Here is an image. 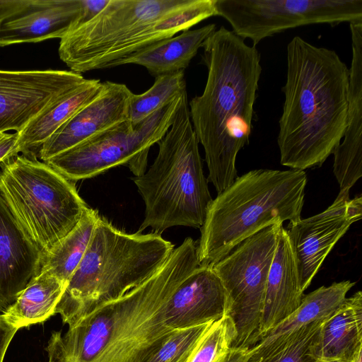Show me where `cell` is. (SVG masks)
I'll return each mask as SVG.
<instances>
[{
  "label": "cell",
  "instance_id": "1",
  "mask_svg": "<svg viewBox=\"0 0 362 362\" xmlns=\"http://www.w3.org/2000/svg\"><path fill=\"white\" fill-rule=\"evenodd\" d=\"M199 266L189 237L148 279L98 308L68 331L53 332L46 348L55 362H144L174 330L165 325V304Z\"/></svg>",
  "mask_w": 362,
  "mask_h": 362
},
{
  "label": "cell",
  "instance_id": "2",
  "mask_svg": "<svg viewBox=\"0 0 362 362\" xmlns=\"http://www.w3.org/2000/svg\"><path fill=\"white\" fill-rule=\"evenodd\" d=\"M202 47L206 83L202 94L188 105L204 150L207 180L219 194L238 177L237 155L250 141L261 57L256 46H249L224 26L211 33Z\"/></svg>",
  "mask_w": 362,
  "mask_h": 362
},
{
  "label": "cell",
  "instance_id": "3",
  "mask_svg": "<svg viewBox=\"0 0 362 362\" xmlns=\"http://www.w3.org/2000/svg\"><path fill=\"white\" fill-rule=\"evenodd\" d=\"M349 76L334 50L299 36L288 42L277 136L281 165L305 170L333 153L346 126Z\"/></svg>",
  "mask_w": 362,
  "mask_h": 362
},
{
  "label": "cell",
  "instance_id": "4",
  "mask_svg": "<svg viewBox=\"0 0 362 362\" xmlns=\"http://www.w3.org/2000/svg\"><path fill=\"white\" fill-rule=\"evenodd\" d=\"M191 0H109L91 21L60 40L59 56L71 71L114 68L206 19Z\"/></svg>",
  "mask_w": 362,
  "mask_h": 362
},
{
  "label": "cell",
  "instance_id": "5",
  "mask_svg": "<svg viewBox=\"0 0 362 362\" xmlns=\"http://www.w3.org/2000/svg\"><path fill=\"white\" fill-rule=\"evenodd\" d=\"M304 170L258 169L238 177L209 206L197 245L199 266L212 267L264 228L301 218Z\"/></svg>",
  "mask_w": 362,
  "mask_h": 362
},
{
  "label": "cell",
  "instance_id": "6",
  "mask_svg": "<svg viewBox=\"0 0 362 362\" xmlns=\"http://www.w3.org/2000/svg\"><path fill=\"white\" fill-rule=\"evenodd\" d=\"M174 245L157 233H127L99 217L86 252L69 279L55 313L69 327L151 276Z\"/></svg>",
  "mask_w": 362,
  "mask_h": 362
},
{
  "label": "cell",
  "instance_id": "7",
  "mask_svg": "<svg viewBox=\"0 0 362 362\" xmlns=\"http://www.w3.org/2000/svg\"><path fill=\"white\" fill-rule=\"evenodd\" d=\"M150 168L132 177L145 204L139 233L177 226L200 228L213 199L203 171L199 140L189 115L187 91L181 97L172 125L158 142Z\"/></svg>",
  "mask_w": 362,
  "mask_h": 362
},
{
  "label": "cell",
  "instance_id": "8",
  "mask_svg": "<svg viewBox=\"0 0 362 362\" xmlns=\"http://www.w3.org/2000/svg\"><path fill=\"white\" fill-rule=\"evenodd\" d=\"M0 167V195L43 256L74 228L88 206L76 182L37 158L18 155Z\"/></svg>",
  "mask_w": 362,
  "mask_h": 362
},
{
  "label": "cell",
  "instance_id": "9",
  "mask_svg": "<svg viewBox=\"0 0 362 362\" xmlns=\"http://www.w3.org/2000/svg\"><path fill=\"white\" fill-rule=\"evenodd\" d=\"M182 93L139 123L121 122L45 163L74 182L120 165H127L135 176L142 175L148 151L172 125Z\"/></svg>",
  "mask_w": 362,
  "mask_h": 362
},
{
  "label": "cell",
  "instance_id": "10",
  "mask_svg": "<svg viewBox=\"0 0 362 362\" xmlns=\"http://www.w3.org/2000/svg\"><path fill=\"white\" fill-rule=\"evenodd\" d=\"M282 226L277 223L263 228L211 267L228 296L227 315L236 331L231 347L249 349L257 339L268 274Z\"/></svg>",
  "mask_w": 362,
  "mask_h": 362
},
{
  "label": "cell",
  "instance_id": "11",
  "mask_svg": "<svg viewBox=\"0 0 362 362\" xmlns=\"http://www.w3.org/2000/svg\"><path fill=\"white\" fill-rule=\"evenodd\" d=\"M215 6L216 16L254 46L300 26L362 23V0H216Z\"/></svg>",
  "mask_w": 362,
  "mask_h": 362
},
{
  "label": "cell",
  "instance_id": "12",
  "mask_svg": "<svg viewBox=\"0 0 362 362\" xmlns=\"http://www.w3.org/2000/svg\"><path fill=\"white\" fill-rule=\"evenodd\" d=\"M66 70L0 69V132L19 133L27 124L86 81Z\"/></svg>",
  "mask_w": 362,
  "mask_h": 362
},
{
  "label": "cell",
  "instance_id": "13",
  "mask_svg": "<svg viewBox=\"0 0 362 362\" xmlns=\"http://www.w3.org/2000/svg\"><path fill=\"white\" fill-rule=\"evenodd\" d=\"M362 197L335 199L324 211L289 223L285 228L293 250L304 292L325 259L351 225L361 218Z\"/></svg>",
  "mask_w": 362,
  "mask_h": 362
},
{
  "label": "cell",
  "instance_id": "14",
  "mask_svg": "<svg viewBox=\"0 0 362 362\" xmlns=\"http://www.w3.org/2000/svg\"><path fill=\"white\" fill-rule=\"evenodd\" d=\"M132 94L125 84L103 82L100 93L45 142L38 158L45 162L91 136L127 120Z\"/></svg>",
  "mask_w": 362,
  "mask_h": 362
},
{
  "label": "cell",
  "instance_id": "15",
  "mask_svg": "<svg viewBox=\"0 0 362 362\" xmlns=\"http://www.w3.org/2000/svg\"><path fill=\"white\" fill-rule=\"evenodd\" d=\"M226 291L211 267L199 266L165 302V325L173 329L216 321L227 315Z\"/></svg>",
  "mask_w": 362,
  "mask_h": 362
},
{
  "label": "cell",
  "instance_id": "16",
  "mask_svg": "<svg viewBox=\"0 0 362 362\" xmlns=\"http://www.w3.org/2000/svg\"><path fill=\"white\" fill-rule=\"evenodd\" d=\"M352 57L349 69L348 112L344 140L333 152V172L339 185L337 199H349V191L362 176V23L349 24Z\"/></svg>",
  "mask_w": 362,
  "mask_h": 362
},
{
  "label": "cell",
  "instance_id": "17",
  "mask_svg": "<svg viewBox=\"0 0 362 362\" xmlns=\"http://www.w3.org/2000/svg\"><path fill=\"white\" fill-rule=\"evenodd\" d=\"M42 254L0 195V312L6 313L40 273Z\"/></svg>",
  "mask_w": 362,
  "mask_h": 362
},
{
  "label": "cell",
  "instance_id": "18",
  "mask_svg": "<svg viewBox=\"0 0 362 362\" xmlns=\"http://www.w3.org/2000/svg\"><path fill=\"white\" fill-rule=\"evenodd\" d=\"M81 0H34L24 13L0 26V47L59 38L74 30Z\"/></svg>",
  "mask_w": 362,
  "mask_h": 362
},
{
  "label": "cell",
  "instance_id": "19",
  "mask_svg": "<svg viewBox=\"0 0 362 362\" xmlns=\"http://www.w3.org/2000/svg\"><path fill=\"white\" fill-rule=\"evenodd\" d=\"M303 296L296 256L286 230L282 226L268 274L257 341L296 310Z\"/></svg>",
  "mask_w": 362,
  "mask_h": 362
},
{
  "label": "cell",
  "instance_id": "20",
  "mask_svg": "<svg viewBox=\"0 0 362 362\" xmlns=\"http://www.w3.org/2000/svg\"><path fill=\"white\" fill-rule=\"evenodd\" d=\"M362 349V293L346 298L341 305L326 318L315 346L319 362H351Z\"/></svg>",
  "mask_w": 362,
  "mask_h": 362
},
{
  "label": "cell",
  "instance_id": "21",
  "mask_svg": "<svg viewBox=\"0 0 362 362\" xmlns=\"http://www.w3.org/2000/svg\"><path fill=\"white\" fill-rule=\"evenodd\" d=\"M100 79H86L72 92L59 98L30 121L18 133L16 152L38 158L45 142L101 90Z\"/></svg>",
  "mask_w": 362,
  "mask_h": 362
},
{
  "label": "cell",
  "instance_id": "22",
  "mask_svg": "<svg viewBox=\"0 0 362 362\" xmlns=\"http://www.w3.org/2000/svg\"><path fill=\"white\" fill-rule=\"evenodd\" d=\"M349 280L322 286L303 296L300 306L247 349V355L267 346L313 322L325 319L344 302L355 285Z\"/></svg>",
  "mask_w": 362,
  "mask_h": 362
},
{
  "label": "cell",
  "instance_id": "23",
  "mask_svg": "<svg viewBox=\"0 0 362 362\" xmlns=\"http://www.w3.org/2000/svg\"><path fill=\"white\" fill-rule=\"evenodd\" d=\"M216 30L215 24H208L182 31L136 56L129 64L144 66L155 77L185 71L205 40Z\"/></svg>",
  "mask_w": 362,
  "mask_h": 362
},
{
  "label": "cell",
  "instance_id": "24",
  "mask_svg": "<svg viewBox=\"0 0 362 362\" xmlns=\"http://www.w3.org/2000/svg\"><path fill=\"white\" fill-rule=\"evenodd\" d=\"M67 284L47 272H40L30 281L3 315L18 329L42 322L55 314Z\"/></svg>",
  "mask_w": 362,
  "mask_h": 362
},
{
  "label": "cell",
  "instance_id": "25",
  "mask_svg": "<svg viewBox=\"0 0 362 362\" xmlns=\"http://www.w3.org/2000/svg\"><path fill=\"white\" fill-rule=\"evenodd\" d=\"M99 217L96 210L88 206L74 228L42 256L40 273L47 272L68 284L86 252Z\"/></svg>",
  "mask_w": 362,
  "mask_h": 362
},
{
  "label": "cell",
  "instance_id": "26",
  "mask_svg": "<svg viewBox=\"0 0 362 362\" xmlns=\"http://www.w3.org/2000/svg\"><path fill=\"white\" fill-rule=\"evenodd\" d=\"M325 319L303 326L247 356L245 362H319L315 358V346L320 329Z\"/></svg>",
  "mask_w": 362,
  "mask_h": 362
},
{
  "label": "cell",
  "instance_id": "27",
  "mask_svg": "<svg viewBox=\"0 0 362 362\" xmlns=\"http://www.w3.org/2000/svg\"><path fill=\"white\" fill-rule=\"evenodd\" d=\"M185 90V71L157 76L148 90L132 95L127 119L133 124H138Z\"/></svg>",
  "mask_w": 362,
  "mask_h": 362
},
{
  "label": "cell",
  "instance_id": "28",
  "mask_svg": "<svg viewBox=\"0 0 362 362\" xmlns=\"http://www.w3.org/2000/svg\"><path fill=\"white\" fill-rule=\"evenodd\" d=\"M213 322L174 329L160 347L144 362H189Z\"/></svg>",
  "mask_w": 362,
  "mask_h": 362
},
{
  "label": "cell",
  "instance_id": "29",
  "mask_svg": "<svg viewBox=\"0 0 362 362\" xmlns=\"http://www.w3.org/2000/svg\"><path fill=\"white\" fill-rule=\"evenodd\" d=\"M235 337L233 322L226 315L213 322L189 362H218L232 346Z\"/></svg>",
  "mask_w": 362,
  "mask_h": 362
},
{
  "label": "cell",
  "instance_id": "30",
  "mask_svg": "<svg viewBox=\"0 0 362 362\" xmlns=\"http://www.w3.org/2000/svg\"><path fill=\"white\" fill-rule=\"evenodd\" d=\"M34 0H0V26L6 21L25 13Z\"/></svg>",
  "mask_w": 362,
  "mask_h": 362
},
{
  "label": "cell",
  "instance_id": "31",
  "mask_svg": "<svg viewBox=\"0 0 362 362\" xmlns=\"http://www.w3.org/2000/svg\"><path fill=\"white\" fill-rule=\"evenodd\" d=\"M108 2L109 0H81L80 12L74 30L94 18Z\"/></svg>",
  "mask_w": 362,
  "mask_h": 362
},
{
  "label": "cell",
  "instance_id": "32",
  "mask_svg": "<svg viewBox=\"0 0 362 362\" xmlns=\"http://www.w3.org/2000/svg\"><path fill=\"white\" fill-rule=\"evenodd\" d=\"M18 132H0V164L9 158L16 156Z\"/></svg>",
  "mask_w": 362,
  "mask_h": 362
},
{
  "label": "cell",
  "instance_id": "33",
  "mask_svg": "<svg viewBox=\"0 0 362 362\" xmlns=\"http://www.w3.org/2000/svg\"><path fill=\"white\" fill-rule=\"evenodd\" d=\"M18 329L0 315V362H3L7 348Z\"/></svg>",
  "mask_w": 362,
  "mask_h": 362
},
{
  "label": "cell",
  "instance_id": "34",
  "mask_svg": "<svg viewBox=\"0 0 362 362\" xmlns=\"http://www.w3.org/2000/svg\"><path fill=\"white\" fill-rule=\"evenodd\" d=\"M247 348L230 347L218 362H245Z\"/></svg>",
  "mask_w": 362,
  "mask_h": 362
},
{
  "label": "cell",
  "instance_id": "35",
  "mask_svg": "<svg viewBox=\"0 0 362 362\" xmlns=\"http://www.w3.org/2000/svg\"><path fill=\"white\" fill-rule=\"evenodd\" d=\"M362 349L359 350L351 362H362Z\"/></svg>",
  "mask_w": 362,
  "mask_h": 362
},
{
  "label": "cell",
  "instance_id": "36",
  "mask_svg": "<svg viewBox=\"0 0 362 362\" xmlns=\"http://www.w3.org/2000/svg\"><path fill=\"white\" fill-rule=\"evenodd\" d=\"M49 362H55V361H52V360L49 359Z\"/></svg>",
  "mask_w": 362,
  "mask_h": 362
},
{
  "label": "cell",
  "instance_id": "37",
  "mask_svg": "<svg viewBox=\"0 0 362 362\" xmlns=\"http://www.w3.org/2000/svg\"><path fill=\"white\" fill-rule=\"evenodd\" d=\"M329 362H339V361H329Z\"/></svg>",
  "mask_w": 362,
  "mask_h": 362
}]
</instances>
